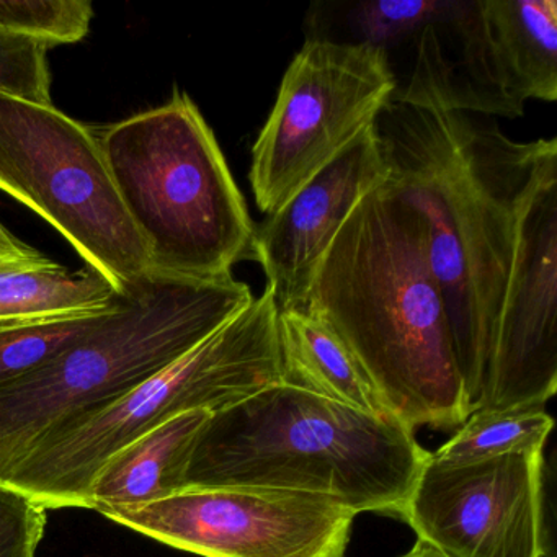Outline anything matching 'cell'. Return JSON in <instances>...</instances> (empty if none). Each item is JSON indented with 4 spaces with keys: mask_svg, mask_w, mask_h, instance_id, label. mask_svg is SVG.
I'll return each instance as SVG.
<instances>
[{
    "mask_svg": "<svg viewBox=\"0 0 557 557\" xmlns=\"http://www.w3.org/2000/svg\"><path fill=\"white\" fill-rule=\"evenodd\" d=\"M391 100L376 120L389 181L429 224L459 374L478 409L531 178L556 138L520 143L495 120Z\"/></svg>",
    "mask_w": 557,
    "mask_h": 557,
    "instance_id": "1",
    "label": "cell"
},
{
    "mask_svg": "<svg viewBox=\"0 0 557 557\" xmlns=\"http://www.w3.org/2000/svg\"><path fill=\"white\" fill-rule=\"evenodd\" d=\"M305 311L345 345L410 430L471 416L429 224L387 178L355 208L322 257Z\"/></svg>",
    "mask_w": 557,
    "mask_h": 557,
    "instance_id": "2",
    "label": "cell"
},
{
    "mask_svg": "<svg viewBox=\"0 0 557 557\" xmlns=\"http://www.w3.org/2000/svg\"><path fill=\"white\" fill-rule=\"evenodd\" d=\"M413 430L273 384L211 416L187 487H259L337 498L355 515H399L429 459Z\"/></svg>",
    "mask_w": 557,
    "mask_h": 557,
    "instance_id": "3",
    "label": "cell"
},
{
    "mask_svg": "<svg viewBox=\"0 0 557 557\" xmlns=\"http://www.w3.org/2000/svg\"><path fill=\"white\" fill-rule=\"evenodd\" d=\"M252 301L233 273L191 280L149 272L128 286L70 347L0 386V479L51 430L174 363Z\"/></svg>",
    "mask_w": 557,
    "mask_h": 557,
    "instance_id": "4",
    "label": "cell"
},
{
    "mask_svg": "<svg viewBox=\"0 0 557 557\" xmlns=\"http://www.w3.org/2000/svg\"><path fill=\"white\" fill-rule=\"evenodd\" d=\"M99 139L152 273L220 278L252 260L256 224L213 129L187 94L175 90L164 106L109 126Z\"/></svg>",
    "mask_w": 557,
    "mask_h": 557,
    "instance_id": "5",
    "label": "cell"
},
{
    "mask_svg": "<svg viewBox=\"0 0 557 557\" xmlns=\"http://www.w3.org/2000/svg\"><path fill=\"white\" fill-rule=\"evenodd\" d=\"M278 306L263 289L239 314L143 383L44 436L0 485L50 508H87L99 469L178 413H220L280 383Z\"/></svg>",
    "mask_w": 557,
    "mask_h": 557,
    "instance_id": "6",
    "label": "cell"
},
{
    "mask_svg": "<svg viewBox=\"0 0 557 557\" xmlns=\"http://www.w3.org/2000/svg\"><path fill=\"white\" fill-rule=\"evenodd\" d=\"M0 190L51 224L119 295L151 272L100 139L53 103L0 94Z\"/></svg>",
    "mask_w": 557,
    "mask_h": 557,
    "instance_id": "7",
    "label": "cell"
},
{
    "mask_svg": "<svg viewBox=\"0 0 557 557\" xmlns=\"http://www.w3.org/2000/svg\"><path fill=\"white\" fill-rule=\"evenodd\" d=\"M396 92V76L380 45L306 41L252 146L249 181L259 210L275 213L374 125Z\"/></svg>",
    "mask_w": 557,
    "mask_h": 557,
    "instance_id": "8",
    "label": "cell"
},
{
    "mask_svg": "<svg viewBox=\"0 0 557 557\" xmlns=\"http://www.w3.org/2000/svg\"><path fill=\"white\" fill-rule=\"evenodd\" d=\"M449 11L461 54L451 60L436 25L426 24L397 102L511 120L528 100L556 102V0L451 2Z\"/></svg>",
    "mask_w": 557,
    "mask_h": 557,
    "instance_id": "9",
    "label": "cell"
},
{
    "mask_svg": "<svg viewBox=\"0 0 557 557\" xmlns=\"http://www.w3.org/2000/svg\"><path fill=\"white\" fill-rule=\"evenodd\" d=\"M103 517L201 557H345L357 515L311 492L185 487Z\"/></svg>",
    "mask_w": 557,
    "mask_h": 557,
    "instance_id": "10",
    "label": "cell"
},
{
    "mask_svg": "<svg viewBox=\"0 0 557 557\" xmlns=\"http://www.w3.org/2000/svg\"><path fill=\"white\" fill-rule=\"evenodd\" d=\"M556 389L557 145H554L541 159L521 208L513 262L475 410L544 407Z\"/></svg>",
    "mask_w": 557,
    "mask_h": 557,
    "instance_id": "11",
    "label": "cell"
},
{
    "mask_svg": "<svg viewBox=\"0 0 557 557\" xmlns=\"http://www.w3.org/2000/svg\"><path fill=\"white\" fill-rule=\"evenodd\" d=\"M543 451L465 465L429 456L400 508L445 557H543Z\"/></svg>",
    "mask_w": 557,
    "mask_h": 557,
    "instance_id": "12",
    "label": "cell"
},
{
    "mask_svg": "<svg viewBox=\"0 0 557 557\" xmlns=\"http://www.w3.org/2000/svg\"><path fill=\"white\" fill-rule=\"evenodd\" d=\"M389 172L374 123L256 226L252 260L262 265L278 311H305L322 257L358 203Z\"/></svg>",
    "mask_w": 557,
    "mask_h": 557,
    "instance_id": "13",
    "label": "cell"
},
{
    "mask_svg": "<svg viewBox=\"0 0 557 557\" xmlns=\"http://www.w3.org/2000/svg\"><path fill=\"white\" fill-rule=\"evenodd\" d=\"M213 413H178L123 446L99 469L87 508L106 513L162 500L187 487L188 468L198 440Z\"/></svg>",
    "mask_w": 557,
    "mask_h": 557,
    "instance_id": "14",
    "label": "cell"
},
{
    "mask_svg": "<svg viewBox=\"0 0 557 557\" xmlns=\"http://www.w3.org/2000/svg\"><path fill=\"white\" fill-rule=\"evenodd\" d=\"M119 298L99 273L64 269L0 223V321L103 314Z\"/></svg>",
    "mask_w": 557,
    "mask_h": 557,
    "instance_id": "15",
    "label": "cell"
},
{
    "mask_svg": "<svg viewBox=\"0 0 557 557\" xmlns=\"http://www.w3.org/2000/svg\"><path fill=\"white\" fill-rule=\"evenodd\" d=\"M276 329L280 384L361 412L393 417L350 351L322 322L306 311H278Z\"/></svg>",
    "mask_w": 557,
    "mask_h": 557,
    "instance_id": "16",
    "label": "cell"
},
{
    "mask_svg": "<svg viewBox=\"0 0 557 557\" xmlns=\"http://www.w3.org/2000/svg\"><path fill=\"white\" fill-rule=\"evenodd\" d=\"M553 426V417L543 407L475 410L430 456L443 465H465L505 455L541 453Z\"/></svg>",
    "mask_w": 557,
    "mask_h": 557,
    "instance_id": "17",
    "label": "cell"
},
{
    "mask_svg": "<svg viewBox=\"0 0 557 557\" xmlns=\"http://www.w3.org/2000/svg\"><path fill=\"white\" fill-rule=\"evenodd\" d=\"M107 312L47 321H0V386L32 373L57 357Z\"/></svg>",
    "mask_w": 557,
    "mask_h": 557,
    "instance_id": "18",
    "label": "cell"
},
{
    "mask_svg": "<svg viewBox=\"0 0 557 557\" xmlns=\"http://www.w3.org/2000/svg\"><path fill=\"white\" fill-rule=\"evenodd\" d=\"M92 18L89 0H0V32L48 48L79 44L89 34Z\"/></svg>",
    "mask_w": 557,
    "mask_h": 557,
    "instance_id": "19",
    "label": "cell"
},
{
    "mask_svg": "<svg viewBox=\"0 0 557 557\" xmlns=\"http://www.w3.org/2000/svg\"><path fill=\"white\" fill-rule=\"evenodd\" d=\"M48 50L40 41L0 32V94L51 106Z\"/></svg>",
    "mask_w": 557,
    "mask_h": 557,
    "instance_id": "20",
    "label": "cell"
},
{
    "mask_svg": "<svg viewBox=\"0 0 557 557\" xmlns=\"http://www.w3.org/2000/svg\"><path fill=\"white\" fill-rule=\"evenodd\" d=\"M47 510L21 492L0 485V557H35Z\"/></svg>",
    "mask_w": 557,
    "mask_h": 557,
    "instance_id": "21",
    "label": "cell"
},
{
    "mask_svg": "<svg viewBox=\"0 0 557 557\" xmlns=\"http://www.w3.org/2000/svg\"><path fill=\"white\" fill-rule=\"evenodd\" d=\"M446 2L433 0H407V2H370L364 4L363 18L373 38H391L406 34L413 28L425 27L430 18L438 17L445 11Z\"/></svg>",
    "mask_w": 557,
    "mask_h": 557,
    "instance_id": "22",
    "label": "cell"
},
{
    "mask_svg": "<svg viewBox=\"0 0 557 557\" xmlns=\"http://www.w3.org/2000/svg\"><path fill=\"white\" fill-rule=\"evenodd\" d=\"M400 557H445L443 554H440L438 550L430 547L429 544L422 543V541L417 540V543L413 544L412 549L407 550L404 556Z\"/></svg>",
    "mask_w": 557,
    "mask_h": 557,
    "instance_id": "23",
    "label": "cell"
}]
</instances>
